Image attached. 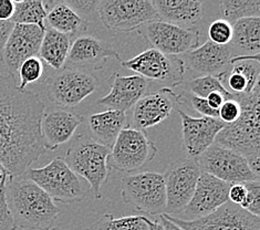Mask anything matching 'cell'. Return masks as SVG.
<instances>
[{
  "label": "cell",
  "instance_id": "39",
  "mask_svg": "<svg viewBox=\"0 0 260 230\" xmlns=\"http://www.w3.org/2000/svg\"><path fill=\"white\" fill-rule=\"evenodd\" d=\"M0 230H16L6 198V185L0 186Z\"/></svg>",
  "mask_w": 260,
  "mask_h": 230
},
{
  "label": "cell",
  "instance_id": "34",
  "mask_svg": "<svg viewBox=\"0 0 260 230\" xmlns=\"http://www.w3.org/2000/svg\"><path fill=\"white\" fill-rule=\"evenodd\" d=\"M233 34V24L224 19L215 20L208 28L209 41L218 46L231 45Z\"/></svg>",
  "mask_w": 260,
  "mask_h": 230
},
{
  "label": "cell",
  "instance_id": "1",
  "mask_svg": "<svg viewBox=\"0 0 260 230\" xmlns=\"http://www.w3.org/2000/svg\"><path fill=\"white\" fill-rule=\"evenodd\" d=\"M45 104L18 89L16 78L0 74V163L10 177L21 176L47 152L41 135Z\"/></svg>",
  "mask_w": 260,
  "mask_h": 230
},
{
  "label": "cell",
  "instance_id": "4",
  "mask_svg": "<svg viewBox=\"0 0 260 230\" xmlns=\"http://www.w3.org/2000/svg\"><path fill=\"white\" fill-rule=\"evenodd\" d=\"M110 153V147L99 144L88 134H80L73 139L63 158L78 176L89 183L96 200L101 198V187L109 177Z\"/></svg>",
  "mask_w": 260,
  "mask_h": 230
},
{
  "label": "cell",
  "instance_id": "15",
  "mask_svg": "<svg viewBox=\"0 0 260 230\" xmlns=\"http://www.w3.org/2000/svg\"><path fill=\"white\" fill-rule=\"evenodd\" d=\"M45 31L32 24H15L0 55L10 76L16 78L22 62L38 57Z\"/></svg>",
  "mask_w": 260,
  "mask_h": 230
},
{
  "label": "cell",
  "instance_id": "21",
  "mask_svg": "<svg viewBox=\"0 0 260 230\" xmlns=\"http://www.w3.org/2000/svg\"><path fill=\"white\" fill-rule=\"evenodd\" d=\"M109 58L120 60V55L109 43L95 37L80 36L71 43L64 67L79 68H100Z\"/></svg>",
  "mask_w": 260,
  "mask_h": 230
},
{
  "label": "cell",
  "instance_id": "17",
  "mask_svg": "<svg viewBox=\"0 0 260 230\" xmlns=\"http://www.w3.org/2000/svg\"><path fill=\"white\" fill-rule=\"evenodd\" d=\"M182 121L183 148L187 157L197 158L215 143L220 130L226 126L224 122L215 117H193L176 107Z\"/></svg>",
  "mask_w": 260,
  "mask_h": 230
},
{
  "label": "cell",
  "instance_id": "47",
  "mask_svg": "<svg viewBox=\"0 0 260 230\" xmlns=\"http://www.w3.org/2000/svg\"><path fill=\"white\" fill-rule=\"evenodd\" d=\"M49 230H62V229H60V228H51V229H49Z\"/></svg>",
  "mask_w": 260,
  "mask_h": 230
},
{
  "label": "cell",
  "instance_id": "32",
  "mask_svg": "<svg viewBox=\"0 0 260 230\" xmlns=\"http://www.w3.org/2000/svg\"><path fill=\"white\" fill-rule=\"evenodd\" d=\"M86 230H148L145 216H126L121 218L107 213Z\"/></svg>",
  "mask_w": 260,
  "mask_h": 230
},
{
  "label": "cell",
  "instance_id": "25",
  "mask_svg": "<svg viewBox=\"0 0 260 230\" xmlns=\"http://www.w3.org/2000/svg\"><path fill=\"white\" fill-rule=\"evenodd\" d=\"M126 114L121 111L107 110L90 115L88 120L89 136L99 144L112 147L121 130L124 128Z\"/></svg>",
  "mask_w": 260,
  "mask_h": 230
},
{
  "label": "cell",
  "instance_id": "6",
  "mask_svg": "<svg viewBox=\"0 0 260 230\" xmlns=\"http://www.w3.org/2000/svg\"><path fill=\"white\" fill-rule=\"evenodd\" d=\"M122 200L141 213L165 214L166 191L162 174L143 172L127 174L122 179Z\"/></svg>",
  "mask_w": 260,
  "mask_h": 230
},
{
  "label": "cell",
  "instance_id": "12",
  "mask_svg": "<svg viewBox=\"0 0 260 230\" xmlns=\"http://www.w3.org/2000/svg\"><path fill=\"white\" fill-rule=\"evenodd\" d=\"M162 215L183 230H260L259 217L229 201L214 213L202 218L184 220L172 215Z\"/></svg>",
  "mask_w": 260,
  "mask_h": 230
},
{
  "label": "cell",
  "instance_id": "18",
  "mask_svg": "<svg viewBox=\"0 0 260 230\" xmlns=\"http://www.w3.org/2000/svg\"><path fill=\"white\" fill-rule=\"evenodd\" d=\"M231 184L222 182L207 173H202L197 180L194 195L183 213L202 218L217 210L228 202V190Z\"/></svg>",
  "mask_w": 260,
  "mask_h": 230
},
{
  "label": "cell",
  "instance_id": "33",
  "mask_svg": "<svg viewBox=\"0 0 260 230\" xmlns=\"http://www.w3.org/2000/svg\"><path fill=\"white\" fill-rule=\"evenodd\" d=\"M45 68H43L42 60L39 57H32L27 59L18 69V76H19V83L18 89L24 91L27 85L39 81L42 77Z\"/></svg>",
  "mask_w": 260,
  "mask_h": 230
},
{
  "label": "cell",
  "instance_id": "9",
  "mask_svg": "<svg viewBox=\"0 0 260 230\" xmlns=\"http://www.w3.org/2000/svg\"><path fill=\"white\" fill-rule=\"evenodd\" d=\"M96 11L103 26L114 32H129L159 20L150 0H99Z\"/></svg>",
  "mask_w": 260,
  "mask_h": 230
},
{
  "label": "cell",
  "instance_id": "30",
  "mask_svg": "<svg viewBox=\"0 0 260 230\" xmlns=\"http://www.w3.org/2000/svg\"><path fill=\"white\" fill-rule=\"evenodd\" d=\"M220 9L224 20L233 24L247 18H260V0H224Z\"/></svg>",
  "mask_w": 260,
  "mask_h": 230
},
{
  "label": "cell",
  "instance_id": "24",
  "mask_svg": "<svg viewBox=\"0 0 260 230\" xmlns=\"http://www.w3.org/2000/svg\"><path fill=\"white\" fill-rule=\"evenodd\" d=\"M259 54L252 57H234L232 68L225 79L233 94H249L259 84Z\"/></svg>",
  "mask_w": 260,
  "mask_h": 230
},
{
  "label": "cell",
  "instance_id": "20",
  "mask_svg": "<svg viewBox=\"0 0 260 230\" xmlns=\"http://www.w3.org/2000/svg\"><path fill=\"white\" fill-rule=\"evenodd\" d=\"M111 90L98 103L108 110L125 112L133 108L147 90V80L140 76L124 77L114 72L110 78Z\"/></svg>",
  "mask_w": 260,
  "mask_h": 230
},
{
  "label": "cell",
  "instance_id": "19",
  "mask_svg": "<svg viewBox=\"0 0 260 230\" xmlns=\"http://www.w3.org/2000/svg\"><path fill=\"white\" fill-rule=\"evenodd\" d=\"M177 104V94L170 88L142 96L133 107L132 125L141 130L158 125L169 117Z\"/></svg>",
  "mask_w": 260,
  "mask_h": 230
},
{
  "label": "cell",
  "instance_id": "45",
  "mask_svg": "<svg viewBox=\"0 0 260 230\" xmlns=\"http://www.w3.org/2000/svg\"><path fill=\"white\" fill-rule=\"evenodd\" d=\"M9 178H11L9 175V172L2 163H0V186L7 184Z\"/></svg>",
  "mask_w": 260,
  "mask_h": 230
},
{
  "label": "cell",
  "instance_id": "42",
  "mask_svg": "<svg viewBox=\"0 0 260 230\" xmlns=\"http://www.w3.org/2000/svg\"><path fill=\"white\" fill-rule=\"evenodd\" d=\"M14 26L15 23L11 21H0V55H2L6 42H7Z\"/></svg>",
  "mask_w": 260,
  "mask_h": 230
},
{
  "label": "cell",
  "instance_id": "46",
  "mask_svg": "<svg viewBox=\"0 0 260 230\" xmlns=\"http://www.w3.org/2000/svg\"><path fill=\"white\" fill-rule=\"evenodd\" d=\"M145 221L147 223V228L148 230H164L162 225H160L159 221H156V220H151L148 219L145 217Z\"/></svg>",
  "mask_w": 260,
  "mask_h": 230
},
{
  "label": "cell",
  "instance_id": "10",
  "mask_svg": "<svg viewBox=\"0 0 260 230\" xmlns=\"http://www.w3.org/2000/svg\"><path fill=\"white\" fill-rule=\"evenodd\" d=\"M201 174L196 158L181 157L167 166L163 174L166 191L165 214L183 213L194 195Z\"/></svg>",
  "mask_w": 260,
  "mask_h": 230
},
{
  "label": "cell",
  "instance_id": "5",
  "mask_svg": "<svg viewBox=\"0 0 260 230\" xmlns=\"http://www.w3.org/2000/svg\"><path fill=\"white\" fill-rule=\"evenodd\" d=\"M23 175L45 190L53 202L73 204L83 201L86 196L79 176L61 156L54 157L41 169H29Z\"/></svg>",
  "mask_w": 260,
  "mask_h": 230
},
{
  "label": "cell",
  "instance_id": "28",
  "mask_svg": "<svg viewBox=\"0 0 260 230\" xmlns=\"http://www.w3.org/2000/svg\"><path fill=\"white\" fill-rule=\"evenodd\" d=\"M43 4H45L48 12L46 20L50 26V29L69 37L82 30L85 21H83L70 7H68L63 0L43 2Z\"/></svg>",
  "mask_w": 260,
  "mask_h": 230
},
{
  "label": "cell",
  "instance_id": "36",
  "mask_svg": "<svg viewBox=\"0 0 260 230\" xmlns=\"http://www.w3.org/2000/svg\"><path fill=\"white\" fill-rule=\"evenodd\" d=\"M247 188L246 200L241 205V208L248 211L251 215L259 217L260 215V183L257 182H247L244 183Z\"/></svg>",
  "mask_w": 260,
  "mask_h": 230
},
{
  "label": "cell",
  "instance_id": "38",
  "mask_svg": "<svg viewBox=\"0 0 260 230\" xmlns=\"http://www.w3.org/2000/svg\"><path fill=\"white\" fill-rule=\"evenodd\" d=\"M63 3L85 21L96 10L99 0H63Z\"/></svg>",
  "mask_w": 260,
  "mask_h": 230
},
{
  "label": "cell",
  "instance_id": "2",
  "mask_svg": "<svg viewBox=\"0 0 260 230\" xmlns=\"http://www.w3.org/2000/svg\"><path fill=\"white\" fill-rule=\"evenodd\" d=\"M6 198L16 229L49 230L60 215L52 198L23 174L9 178Z\"/></svg>",
  "mask_w": 260,
  "mask_h": 230
},
{
  "label": "cell",
  "instance_id": "14",
  "mask_svg": "<svg viewBox=\"0 0 260 230\" xmlns=\"http://www.w3.org/2000/svg\"><path fill=\"white\" fill-rule=\"evenodd\" d=\"M145 39L152 49L166 55H183L198 47L200 35L193 29H184L160 20L144 26Z\"/></svg>",
  "mask_w": 260,
  "mask_h": 230
},
{
  "label": "cell",
  "instance_id": "26",
  "mask_svg": "<svg viewBox=\"0 0 260 230\" xmlns=\"http://www.w3.org/2000/svg\"><path fill=\"white\" fill-rule=\"evenodd\" d=\"M231 46L235 57H252L260 51V18H247L233 24Z\"/></svg>",
  "mask_w": 260,
  "mask_h": 230
},
{
  "label": "cell",
  "instance_id": "44",
  "mask_svg": "<svg viewBox=\"0 0 260 230\" xmlns=\"http://www.w3.org/2000/svg\"><path fill=\"white\" fill-rule=\"evenodd\" d=\"M159 222H160V225H162L164 230H183L179 227H177L175 223H173L172 221L167 220L163 215L159 216Z\"/></svg>",
  "mask_w": 260,
  "mask_h": 230
},
{
  "label": "cell",
  "instance_id": "31",
  "mask_svg": "<svg viewBox=\"0 0 260 230\" xmlns=\"http://www.w3.org/2000/svg\"><path fill=\"white\" fill-rule=\"evenodd\" d=\"M181 84L183 86L184 91L189 92L191 94L197 95L200 97L206 98L210 93L218 92L220 94L224 95L227 100H232V98H235V100H236V94H233L232 92H229L226 89V86L222 84V81L217 77H212V76L197 77L187 81V82L181 83Z\"/></svg>",
  "mask_w": 260,
  "mask_h": 230
},
{
  "label": "cell",
  "instance_id": "3",
  "mask_svg": "<svg viewBox=\"0 0 260 230\" xmlns=\"http://www.w3.org/2000/svg\"><path fill=\"white\" fill-rule=\"evenodd\" d=\"M241 113L239 119L228 124L215 139V144L243 155L250 170L259 176L260 172V84L249 94H236Z\"/></svg>",
  "mask_w": 260,
  "mask_h": 230
},
{
  "label": "cell",
  "instance_id": "29",
  "mask_svg": "<svg viewBox=\"0 0 260 230\" xmlns=\"http://www.w3.org/2000/svg\"><path fill=\"white\" fill-rule=\"evenodd\" d=\"M15 11L11 18V22L15 24H32L46 30L47 10L45 4L41 0H23L14 2Z\"/></svg>",
  "mask_w": 260,
  "mask_h": 230
},
{
  "label": "cell",
  "instance_id": "8",
  "mask_svg": "<svg viewBox=\"0 0 260 230\" xmlns=\"http://www.w3.org/2000/svg\"><path fill=\"white\" fill-rule=\"evenodd\" d=\"M98 80L89 70L63 67L46 81V94L61 108H74L96 89Z\"/></svg>",
  "mask_w": 260,
  "mask_h": 230
},
{
  "label": "cell",
  "instance_id": "40",
  "mask_svg": "<svg viewBox=\"0 0 260 230\" xmlns=\"http://www.w3.org/2000/svg\"><path fill=\"white\" fill-rule=\"evenodd\" d=\"M246 196H247V188L244 183L231 184V187H229V190H228L229 202L235 205H238V206H241L246 200Z\"/></svg>",
  "mask_w": 260,
  "mask_h": 230
},
{
  "label": "cell",
  "instance_id": "37",
  "mask_svg": "<svg viewBox=\"0 0 260 230\" xmlns=\"http://www.w3.org/2000/svg\"><path fill=\"white\" fill-rule=\"evenodd\" d=\"M240 113L241 108L239 102L235 98H232V100H226L219 108L218 119L228 125V124L236 122L239 119Z\"/></svg>",
  "mask_w": 260,
  "mask_h": 230
},
{
  "label": "cell",
  "instance_id": "22",
  "mask_svg": "<svg viewBox=\"0 0 260 230\" xmlns=\"http://www.w3.org/2000/svg\"><path fill=\"white\" fill-rule=\"evenodd\" d=\"M83 117L67 110H52L45 112L41 120V135L47 151H55L69 142Z\"/></svg>",
  "mask_w": 260,
  "mask_h": 230
},
{
  "label": "cell",
  "instance_id": "41",
  "mask_svg": "<svg viewBox=\"0 0 260 230\" xmlns=\"http://www.w3.org/2000/svg\"><path fill=\"white\" fill-rule=\"evenodd\" d=\"M15 11L12 0H0V21H10Z\"/></svg>",
  "mask_w": 260,
  "mask_h": 230
},
{
  "label": "cell",
  "instance_id": "23",
  "mask_svg": "<svg viewBox=\"0 0 260 230\" xmlns=\"http://www.w3.org/2000/svg\"><path fill=\"white\" fill-rule=\"evenodd\" d=\"M154 9L160 21L191 29L202 20L203 2L197 0H154Z\"/></svg>",
  "mask_w": 260,
  "mask_h": 230
},
{
  "label": "cell",
  "instance_id": "16",
  "mask_svg": "<svg viewBox=\"0 0 260 230\" xmlns=\"http://www.w3.org/2000/svg\"><path fill=\"white\" fill-rule=\"evenodd\" d=\"M235 57L231 45L218 46L212 41L182 55L185 69H190L200 77L212 76L224 81L226 74L232 68V60Z\"/></svg>",
  "mask_w": 260,
  "mask_h": 230
},
{
  "label": "cell",
  "instance_id": "43",
  "mask_svg": "<svg viewBox=\"0 0 260 230\" xmlns=\"http://www.w3.org/2000/svg\"><path fill=\"white\" fill-rule=\"evenodd\" d=\"M226 100H227V98L218 92L210 93V94L206 97V101H207L209 107L212 108L213 110H216V111L219 110V108L221 107L222 103H224Z\"/></svg>",
  "mask_w": 260,
  "mask_h": 230
},
{
  "label": "cell",
  "instance_id": "11",
  "mask_svg": "<svg viewBox=\"0 0 260 230\" xmlns=\"http://www.w3.org/2000/svg\"><path fill=\"white\" fill-rule=\"evenodd\" d=\"M196 160L202 173H207L222 182L235 184L259 180L243 155L215 143Z\"/></svg>",
  "mask_w": 260,
  "mask_h": 230
},
{
  "label": "cell",
  "instance_id": "13",
  "mask_svg": "<svg viewBox=\"0 0 260 230\" xmlns=\"http://www.w3.org/2000/svg\"><path fill=\"white\" fill-rule=\"evenodd\" d=\"M122 65L145 80L167 82L173 86L182 83L185 73V65L181 58L166 55L152 48L132 59L123 61Z\"/></svg>",
  "mask_w": 260,
  "mask_h": 230
},
{
  "label": "cell",
  "instance_id": "35",
  "mask_svg": "<svg viewBox=\"0 0 260 230\" xmlns=\"http://www.w3.org/2000/svg\"><path fill=\"white\" fill-rule=\"evenodd\" d=\"M177 98H178V101L183 100L184 103L189 105L190 109H193L195 112L202 114L203 116L215 117V119H218V111L213 110L212 108H210L206 101V98L194 95V94H191V93L186 92L184 90H183V93L181 95L177 94Z\"/></svg>",
  "mask_w": 260,
  "mask_h": 230
},
{
  "label": "cell",
  "instance_id": "27",
  "mask_svg": "<svg viewBox=\"0 0 260 230\" xmlns=\"http://www.w3.org/2000/svg\"><path fill=\"white\" fill-rule=\"evenodd\" d=\"M70 47L71 39L69 36L46 28L39 51L40 59L47 62V64L55 71H59L66 64Z\"/></svg>",
  "mask_w": 260,
  "mask_h": 230
},
{
  "label": "cell",
  "instance_id": "7",
  "mask_svg": "<svg viewBox=\"0 0 260 230\" xmlns=\"http://www.w3.org/2000/svg\"><path fill=\"white\" fill-rule=\"evenodd\" d=\"M157 148L143 130L127 126L123 128L108 158V167L126 174L141 170L155 157Z\"/></svg>",
  "mask_w": 260,
  "mask_h": 230
}]
</instances>
